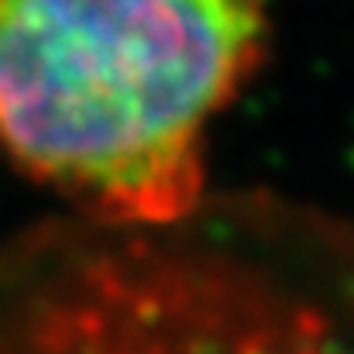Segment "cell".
I'll use <instances>...</instances> for the list:
<instances>
[{
	"label": "cell",
	"mask_w": 354,
	"mask_h": 354,
	"mask_svg": "<svg viewBox=\"0 0 354 354\" xmlns=\"http://www.w3.org/2000/svg\"><path fill=\"white\" fill-rule=\"evenodd\" d=\"M265 41L268 0H0V151L86 221L183 224Z\"/></svg>",
	"instance_id": "obj_1"
},
{
	"label": "cell",
	"mask_w": 354,
	"mask_h": 354,
	"mask_svg": "<svg viewBox=\"0 0 354 354\" xmlns=\"http://www.w3.org/2000/svg\"><path fill=\"white\" fill-rule=\"evenodd\" d=\"M0 354H354V306L162 227L0 241Z\"/></svg>",
	"instance_id": "obj_2"
}]
</instances>
